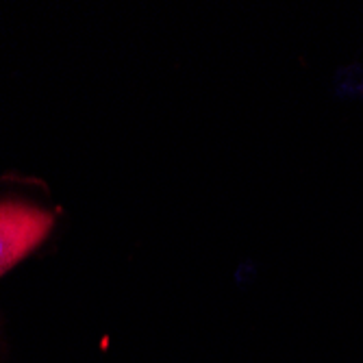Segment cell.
Returning a JSON list of instances; mask_svg holds the SVG:
<instances>
[{
	"instance_id": "6da1fadb",
	"label": "cell",
	"mask_w": 363,
	"mask_h": 363,
	"mask_svg": "<svg viewBox=\"0 0 363 363\" xmlns=\"http://www.w3.org/2000/svg\"><path fill=\"white\" fill-rule=\"evenodd\" d=\"M52 213L26 203H0V277L40 246L52 226Z\"/></svg>"
}]
</instances>
